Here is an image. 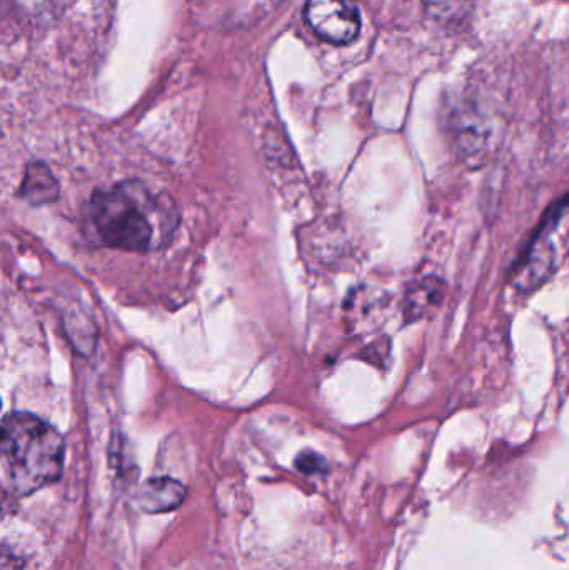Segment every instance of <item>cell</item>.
<instances>
[{
	"label": "cell",
	"mask_w": 569,
	"mask_h": 570,
	"mask_svg": "<svg viewBox=\"0 0 569 570\" xmlns=\"http://www.w3.org/2000/svg\"><path fill=\"white\" fill-rule=\"evenodd\" d=\"M471 3L473 0H423L428 17L444 26L461 22L470 13Z\"/></svg>",
	"instance_id": "obj_7"
},
{
	"label": "cell",
	"mask_w": 569,
	"mask_h": 570,
	"mask_svg": "<svg viewBox=\"0 0 569 570\" xmlns=\"http://www.w3.org/2000/svg\"><path fill=\"white\" fill-rule=\"evenodd\" d=\"M186 499V488L170 478L144 482L136 494V505L147 514H164L179 508Z\"/></svg>",
	"instance_id": "obj_4"
},
{
	"label": "cell",
	"mask_w": 569,
	"mask_h": 570,
	"mask_svg": "<svg viewBox=\"0 0 569 570\" xmlns=\"http://www.w3.org/2000/svg\"><path fill=\"white\" fill-rule=\"evenodd\" d=\"M444 291H447L444 283L438 277H426L411 285L404 297L406 322H418L434 314L443 302Z\"/></svg>",
	"instance_id": "obj_5"
},
{
	"label": "cell",
	"mask_w": 569,
	"mask_h": 570,
	"mask_svg": "<svg viewBox=\"0 0 569 570\" xmlns=\"http://www.w3.org/2000/svg\"><path fill=\"white\" fill-rule=\"evenodd\" d=\"M23 561L16 552L0 548V570H23Z\"/></svg>",
	"instance_id": "obj_9"
},
{
	"label": "cell",
	"mask_w": 569,
	"mask_h": 570,
	"mask_svg": "<svg viewBox=\"0 0 569 570\" xmlns=\"http://www.w3.org/2000/svg\"><path fill=\"white\" fill-rule=\"evenodd\" d=\"M555 250L547 237L540 236L533 240L527 256L518 267V279L524 287H538L553 274Z\"/></svg>",
	"instance_id": "obj_6"
},
{
	"label": "cell",
	"mask_w": 569,
	"mask_h": 570,
	"mask_svg": "<svg viewBox=\"0 0 569 570\" xmlns=\"http://www.w3.org/2000/svg\"><path fill=\"white\" fill-rule=\"evenodd\" d=\"M304 16L311 29L334 46H346L361 32V13L354 0H307Z\"/></svg>",
	"instance_id": "obj_3"
},
{
	"label": "cell",
	"mask_w": 569,
	"mask_h": 570,
	"mask_svg": "<svg viewBox=\"0 0 569 570\" xmlns=\"http://www.w3.org/2000/svg\"><path fill=\"white\" fill-rule=\"evenodd\" d=\"M63 439L52 425L27 412H13L0 424V461L10 485L29 495L62 474Z\"/></svg>",
	"instance_id": "obj_1"
},
{
	"label": "cell",
	"mask_w": 569,
	"mask_h": 570,
	"mask_svg": "<svg viewBox=\"0 0 569 570\" xmlns=\"http://www.w3.org/2000/svg\"><path fill=\"white\" fill-rule=\"evenodd\" d=\"M296 468L297 471L304 472V474H324V472H327V462L323 455L306 451L297 455Z\"/></svg>",
	"instance_id": "obj_8"
},
{
	"label": "cell",
	"mask_w": 569,
	"mask_h": 570,
	"mask_svg": "<svg viewBox=\"0 0 569 570\" xmlns=\"http://www.w3.org/2000/svg\"><path fill=\"white\" fill-rule=\"evenodd\" d=\"M90 214L104 243L130 253H146L154 229L146 206V194L136 184H122L109 193L94 194Z\"/></svg>",
	"instance_id": "obj_2"
}]
</instances>
